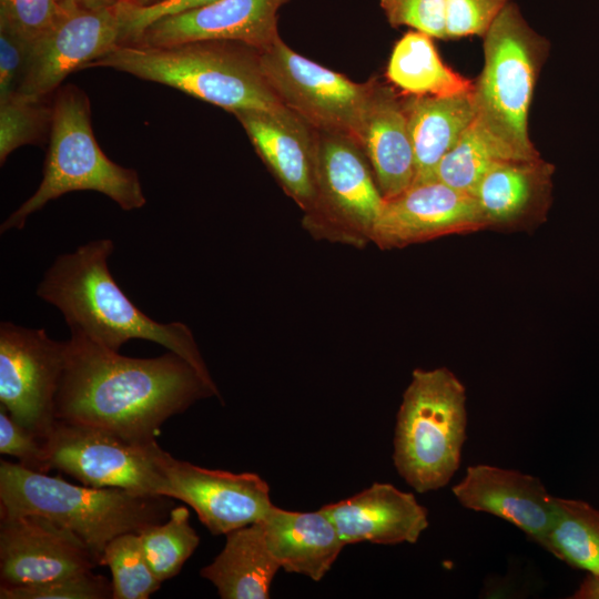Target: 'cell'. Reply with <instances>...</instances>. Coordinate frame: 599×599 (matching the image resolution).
Segmentation results:
<instances>
[{"instance_id": "obj_8", "label": "cell", "mask_w": 599, "mask_h": 599, "mask_svg": "<svg viewBox=\"0 0 599 599\" xmlns=\"http://www.w3.org/2000/svg\"><path fill=\"white\" fill-rule=\"evenodd\" d=\"M384 203L372 166L349 134L317 130L316 199L304 225L313 235L362 246Z\"/></svg>"}, {"instance_id": "obj_26", "label": "cell", "mask_w": 599, "mask_h": 599, "mask_svg": "<svg viewBox=\"0 0 599 599\" xmlns=\"http://www.w3.org/2000/svg\"><path fill=\"white\" fill-rule=\"evenodd\" d=\"M547 551L599 577V510L582 500L555 497Z\"/></svg>"}, {"instance_id": "obj_18", "label": "cell", "mask_w": 599, "mask_h": 599, "mask_svg": "<svg viewBox=\"0 0 599 599\" xmlns=\"http://www.w3.org/2000/svg\"><path fill=\"white\" fill-rule=\"evenodd\" d=\"M451 491L463 507L508 521L547 550L555 496L539 478L515 469L478 464L467 467Z\"/></svg>"}, {"instance_id": "obj_9", "label": "cell", "mask_w": 599, "mask_h": 599, "mask_svg": "<svg viewBox=\"0 0 599 599\" xmlns=\"http://www.w3.org/2000/svg\"><path fill=\"white\" fill-rule=\"evenodd\" d=\"M43 441L51 469L85 486L170 497L158 441L139 444L101 428L62 420L53 423Z\"/></svg>"}, {"instance_id": "obj_12", "label": "cell", "mask_w": 599, "mask_h": 599, "mask_svg": "<svg viewBox=\"0 0 599 599\" xmlns=\"http://www.w3.org/2000/svg\"><path fill=\"white\" fill-rule=\"evenodd\" d=\"M53 24L32 43L22 84L17 93L47 98L73 71L88 68L121 43L116 9L89 10L61 4Z\"/></svg>"}, {"instance_id": "obj_17", "label": "cell", "mask_w": 599, "mask_h": 599, "mask_svg": "<svg viewBox=\"0 0 599 599\" xmlns=\"http://www.w3.org/2000/svg\"><path fill=\"white\" fill-rule=\"evenodd\" d=\"M233 114L286 194L309 212L316 199L317 130L284 104Z\"/></svg>"}, {"instance_id": "obj_15", "label": "cell", "mask_w": 599, "mask_h": 599, "mask_svg": "<svg viewBox=\"0 0 599 599\" xmlns=\"http://www.w3.org/2000/svg\"><path fill=\"white\" fill-rule=\"evenodd\" d=\"M0 518V586L40 583L99 566L74 532L45 517Z\"/></svg>"}, {"instance_id": "obj_24", "label": "cell", "mask_w": 599, "mask_h": 599, "mask_svg": "<svg viewBox=\"0 0 599 599\" xmlns=\"http://www.w3.org/2000/svg\"><path fill=\"white\" fill-rule=\"evenodd\" d=\"M222 551L200 575L222 599H267L281 568L272 555L263 520L230 531Z\"/></svg>"}, {"instance_id": "obj_40", "label": "cell", "mask_w": 599, "mask_h": 599, "mask_svg": "<svg viewBox=\"0 0 599 599\" xmlns=\"http://www.w3.org/2000/svg\"><path fill=\"white\" fill-rule=\"evenodd\" d=\"M122 1L138 8H149V7L159 4L161 2H164L166 0H122Z\"/></svg>"}, {"instance_id": "obj_16", "label": "cell", "mask_w": 599, "mask_h": 599, "mask_svg": "<svg viewBox=\"0 0 599 599\" xmlns=\"http://www.w3.org/2000/svg\"><path fill=\"white\" fill-rule=\"evenodd\" d=\"M288 1L216 0L154 21L129 44L170 47L221 40L262 50L280 38L277 11Z\"/></svg>"}, {"instance_id": "obj_14", "label": "cell", "mask_w": 599, "mask_h": 599, "mask_svg": "<svg viewBox=\"0 0 599 599\" xmlns=\"http://www.w3.org/2000/svg\"><path fill=\"white\" fill-rule=\"evenodd\" d=\"M160 463L171 486L170 497L193 508L212 535L263 520L274 506L267 483L254 473L207 469L175 459L165 450Z\"/></svg>"}, {"instance_id": "obj_20", "label": "cell", "mask_w": 599, "mask_h": 599, "mask_svg": "<svg viewBox=\"0 0 599 599\" xmlns=\"http://www.w3.org/2000/svg\"><path fill=\"white\" fill-rule=\"evenodd\" d=\"M345 545L415 544L428 527V511L412 493L374 483L361 493L321 508Z\"/></svg>"}, {"instance_id": "obj_4", "label": "cell", "mask_w": 599, "mask_h": 599, "mask_svg": "<svg viewBox=\"0 0 599 599\" xmlns=\"http://www.w3.org/2000/svg\"><path fill=\"white\" fill-rule=\"evenodd\" d=\"M93 67L111 68L174 88L231 113L282 105L262 71L258 50L240 42L119 44L88 65Z\"/></svg>"}, {"instance_id": "obj_2", "label": "cell", "mask_w": 599, "mask_h": 599, "mask_svg": "<svg viewBox=\"0 0 599 599\" xmlns=\"http://www.w3.org/2000/svg\"><path fill=\"white\" fill-rule=\"evenodd\" d=\"M113 250L112 240L99 238L59 255L39 283L37 295L62 313L71 332L116 352L130 339L154 342L213 382L190 327L182 322L154 321L122 291L108 266Z\"/></svg>"}, {"instance_id": "obj_10", "label": "cell", "mask_w": 599, "mask_h": 599, "mask_svg": "<svg viewBox=\"0 0 599 599\" xmlns=\"http://www.w3.org/2000/svg\"><path fill=\"white\" fill-rule=\"evenodd\" d=\"M262 71L282 104L319 131L356 140L372 81L357 83L291 49L281 37L258 50Z\"/></svg>"}, {"instance_id": "obj_6", "label": "cell", "mask_w": 599, "mask_h": 599, "mask_svg": "<svg viewBox=\"0 0 599 599\" xmlns=\"http://www.w3.org/2000/svg\"><path fill=\"white\" fill-rule=\"evenodd\" d=\"M483 39L484 67L474 89L475 119L512 159L539 158L529 138L528 113L549 41L510 1Z\"/></svg>"}, {"instance_id": "obj_21", "label": "cell", "mask_w": 599, "mask_h": 599, "mask_svg": "<svg viewBox=\"0 0 599 599\" xmlns=\"http://www.w3.org/2000/svg\"><path fill=\"white\" fill-rule=\"evenodd\" d=\"M356 141L363 149L384 199L410 186L415 160L404 98L393 85L370 79Z\"/></svg>"}, {"instance_id": "obj_31", "label": "cell", "mask_w": 599, "mask_h": 599, "mask_svg": "<svg viewBox=\"0 0 599 599\" xmlns=\"http://www.w3.org/2000/svg\"><path fill=\"white\" fill-rule=\"evenodd\" d=\"M112 581L93 570L34 585L0 586L1 599H112Z\"/></svg>"}, {"instance_id": "obj_33", "label": "cell", "mask_w": 599, "mask_h": 599, "mask_svg": "<svg viewBox=\"0 0 599 599\" xmlns=\"http://www.w3.org/2000/svg\"><path fill=\"white\" fill-rule=\"evenodd\" d=\"M509 0H445L447 39L484 37Z\"/></svg>"}, {"instance_id": "obj_37", "label": "cell", "mask_w": 599, "mask_h": 599, "mask_svg": "<svg viewBox=\"0 0 599 599\" xmlns=\"http://www.w3.org/2000/svg\"><path fill=\"white\" fill-rule=\"evenodd\" d=\"M214 1L216 0H166L149 8H138L121 1L115 7L121 28L120 44L131 43L148 26L161 18L195 9Z\"/></svg>"}, {"instance_id": "obj_32", "label": "cell", "mask_w": 599, "mask_h": 599, "mask_svg": "<svg viewBox=\"0 0 599 599\" xmlns=\"http://www.w3.org/2000/svg\"><path fill=\"white\" fill-rule=\"evenodd\" d=\"M379 6L393 28L409 27L447 40L445 0H379Z\"/></svg>"}, {"instance_id": "obj_29", "label": "cell", "mask_w": 599, "mask_h": 599, "mask_svg": "<svg viewBox=\"0 0 599 599\" xmlns=\"http://www.w3.org/2000/svg\"><path fill=\"white\" fill-rule=\"evenodd\" d=\"M100 566L112 573V599H148L162 581L151 570L139 532L113 538L104 548Z\"/></svg>"}, {"instance_id": "obj_1", "label": "cell", "mask_w": 599, "mask_h": 599, "mask_svg": "<svg viewBox=\"0 0 599 599\" xmlns=\"http://www.w3.org/2000/svg\"><path fill=\"white\" fill-rule=\"evenodd\" d=\"M212 396L220 397L215 383L174 352L128 357L72 331L54 416L152 444L165 420Z\"/></svg>"}, {"instance_id": "obj_38", "label": "cell", "mask_w": 599, "mask_h": 599, "mask_svg": "<svg viewBox=\"0 0 599 599\" xmlns=\"http://www.w3.org/2000/svg\"><path fill=\"white\" fill-rule=\"evenodd\" d=\"M576 599H599V577L588 575L573 593Z\"/></svg>"}, {"instance_id": "obj_3", "label": "cell", "mask_w": 599, "mask_h": 599, "mask_svg": "<svg viewBox=\"0 0 599 599\" xmlns=\"http://www.w3.org/2000/svg\"><path fill=\"white\" fill-rule=\"evenodd\" d=\"M174 499L119 487L77 486L19 463H0V517L38 515L74 532L98 565L116 536L165 521Z\"/></svg>"}, {"instance_id": "obj_28", "label": "cell", "mask_w": 599, "mask_h": 599, "mask_svg": "<svg viewBox=\"0 0 599 599\" xmlns=\"http://www.w3.org/2000/svg\"><path fill=\"white\" fill-rule=\"evenodd\" d=\"M148 564L162 582L175 577L200 544L184 506L173 507L169 518L139 532Z\"/></svg>"}, {"instance_id": "obj_22", "label": "cell", "mask_w": 599, "mask_h": 599, "mask_svg": "<svg viewBox=\"0 0 599 599\" xmlns=\"http://www.w3.org/2000/svg\"><path fill=\"white\" fill-rule=\"evenodd\" d=\"M266 541L281 568L321 580L345 544L322 509L292 511L273 506L263 519Z\"/></svg>"}, {"instance_id": "obj_7", "label": "cell", "mask_w": 599, "mask_h": 599, "mask_svg": "<svg viewBox=\"0 0 599 599\" xmlns=\"http://www.w3.org/2000/svg\"><path fill=\"white\" fill-rule=\"evenodd\" d=\"M466 388L448 368L415 369L399 406L393 460L417 493L445 487L461 461Z\"/></svg>"}, {"instance_id": "obj_27", "label": "cell", "mask_w": 599, "mask_h": 599, "mask_svg": "<svg viewBox=\"0 0 599 599\" xmlns=\"http://www.w3.org/2000/svg\"><path fill=\"white\" fill-rule=\"evenodd\" d=\"M506 160L515 159L474 119L438 164L435 180L471 194L485 173Z\"/></svg>"}, {"instance_id": "obj_35", "label": "cell", "mask_w": 599, "mask_h": 599, "mask_svg": "<svg viewBox=\"0 0 599 599\" xmlns=\"http://www.w3.org/2000/svg\"><path fill=\"white\" fill-rule=\"evenodd\" d=\"M0 453L16 457L29 470L43 474L51 470L43 438L18 424L1 404Z\"/></svg>"}, {"instance_id": "obj_30", "label": "cell", "mask_w": 599, "mask_h": 599, "mask_svg": "<svg viewBox=\"0 0 599 599\" xmlns=\"http://www.w3.org/2000/svg\"><path fill=\"white\" fill-rule=\"evenodd\" d=\"M50 97L14 93L0 102V163L11 152L27 144H43L49 138L53 106Z\"/></svg>"}, {"instance_id": "obj_5", "label": "cell", "mask_w": 599, "mask_h": 599, "mask_svg": "<svg viewBox=\"0 0 599 599\" xmlns=\"http://www.w3.org/2000/svg\"><path fill=\"white\" fill-rule=\"evenodd\" d=\"M52 106L42 180L35 192L2 222L1 233L23 229L31 214L74 191L104 194L123 211L146 203L138 172L110 160L98 144L85 92L73 84L61 85L52 95Z\"/></svg>"}, {"instance_id": "obj_11", "label": "cell", "mask_w": 599, "mask_h": 599, "mask_svg": "<svg viewBox=\"0 0 599 599\" xmlns=\"http://www.w3.org/2000/svg\"><path fill=\"white\" fill-rule=\"evenodd\" d=\"M65 356L67 341L50 338L43 328L0 324V404L41 438L55 422Z\"/></svg>"}, {"instance_id": "obj_25", "label": "cell", "mask_w": 599, "mask_h": 599, "mask_svg": "<svg viewBox=\"0 0 599 599\" xmlns=\"http://www.w3.org/2000/svg\"><path fill=\"white\" fill-rule=\"evenodd\" d=\"M386 77L404 95L451 97L473 92L475 82L448 67L434 38L416 30L406 32L394 45Z\"/></svg>"}, {"instance_id": "obj_19", "label": "cell", "mask_w": 599, "mask_h": 599, "mask_svg": "<svg viewBox=\"0 0 599 599\" xmlns=\"http://www.w3.org/2000/svg\"><path fill=\"white\" fill-rule=\"evenodd\" d=\"M554 164L541 156L496 163L471 195L488 229L516 231L541 224L551 205Z\"/></svg>"}, {"instance_id": "obj_34", "label": "cell", "mask_w": 599, "mask_h": 599, "mask_svg": "<svg viewBox=\"0 0 599 599\" xmlns=\"http://www.w3.org/2000/svg\"><path fill=\"white\" fill-rule=\"evenodd\" d=\"M61 9L58 0H0V24L32 43L53 24Z\"/></svg>"}, {"instance_id": "obj_13", "label": "cell", "mask_w": 599, "mask_h": 599, "mask_svg": "<svg viewBox=\"0 0 599 599\" xmlns=\"http://www.w3.org/2000/svg\"><path fill=\"white\" fill-rule=\"evenodd\" d=\"M481 230H487V224L475 197L432 180L413 183L384 199L370 241L389 250Z\"/></svg>"}, {"instance_id": "obj_36", "label": "cell", "mask_w": 599, "mask_h": 599, "mask_svg": "<svg viewBox=\"0 0 599 599\" xmlns=\"http://www.w3.org/2000/svg\"><path fill=\"white\" fill-rule=\"evenodd\" d=\"M31 42L0 24V102L17 93L26 75Z\"/></svg>"}, {"instance_id": "obj_23", "label": "cell", "mask_w": 599, "mask_h": 599, "mask_svg": "<svg viewBox=\"0 0 599 599\" xmlns=\"http://www.w3.org/2000/svg\"><path fill=\"white\" fill-rule=\"evenodd\" d=\"M403 98L415 160L414 183L435 180L438 164L475 119L474 91Z\"/></svg>"}, {"instance_id": "obj_39", "label": "cell", "mask_w": 599, "mask_h": 599, "mask_svg": "<svg viewBox=\"0 0 599 599\" xmlns=\"http://www.w3.org/2000/svg\"><path fill=\"white\" fill-rule=\"evenodd\" d=\"M60 4H73L89 10H102L116 7L122 0H58Z\"/></svg>"}]
</instances>
